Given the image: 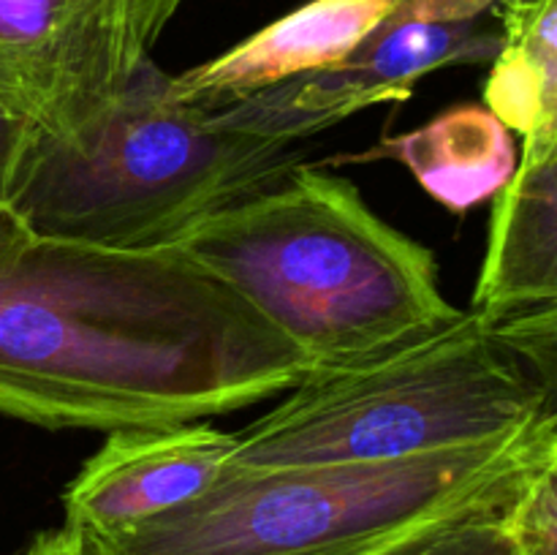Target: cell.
<instances>
[{"instance_id":"cell-1","label":"cell","mask_w":557,"mask_h":555,"mask_svg":"<svg viewBox=\"0 0 557 555\" xmlns=\"http://www.w3.org/2000/svg\"><path fill=\"white\" fill-rule=\"evenodd\" d=\"M308 359L169 248L27 234L0 248V414L49 430L207 422L283 395Z\"/></svg>"},{"instance_id":"cell-2","label":"cell","mask_w":557,"mask_h":555,"mask_svg":"<svg viewBox=\"0 0 557 555\" xmlns=\"http://www.w3.org/2000/svg\"><path fill=\"white\" fill-rule=\"evenodd\" d=\"M166 248L232 288L308 370L375 357L462 313L433 250L375 215L351 180L308 163Z\"/></svg>"},{"instance_id":"cell-3","label":"cell","mask_w":557,"mask_h":555,"mask_svg":"<svg viewBox=\"0 0 557 555\" xmlns=\"http://www.w3.org/2000/svg\"><path fill=\"white\" fill-rule=\"evenodd\" d=\"M557 462V417L495 444L346 466L228 468L190 504L85 539L87 555H395L504 511Z\"/></svg>"},{"instance_id":"cell-4","label":"cell","mask_w":557,"mask_h":555,"mask_svg":"<svg viewBox=\"0 0 557 555\" xmlns=\"http://www.w3.org/2000/svg\"><path fill=\"white\" fill-rule=\"evenodd\" d=\"M555 414L547 384L484 316L341 368L305 370L237 433L228 468L346 466L476 449Z\"/></svg>"},{"instance_id":"cell-5","label":"cell","mask_w":557,"mask_h":555,"mask_svg":"<svg viewBox=\"0 0 557 555\" xmlns=\"http://www.w3.org/2000/svg\"><path fill=\"white\" fill-rule=\"evenodd\" d=\"M147 60L76 141L41 131L11 210L36 237L158 250L205 218L277 188L299 166L297 141L221 125L180 101Z\"/></svg>"},{"instance_id":"cell-6","label":"cell","mask_w":557,"mask_h":555,"mask_svg":"<svg viewBox=\"0 0 557 555\" xmlns=\"http://www.w3.org/2000/svg\"><path fill=\"white\" fill-rule=\"evenodd\" d=\"M188 0H0V85L76 141L123 96Z\"/></svg>"},{"instance_id":"cell-7","label":"cell","mask_w":557,"mask_h":555,"mask_svg":"<svg viewBox=\"0 0 557 555\" xmlns=\"http://www.w3.org/2000/svg\"><path fill=\"white\" fill-rule=\"evenodd\" d=\"M500 0H400L343 63L212 109L221 125L261 139L299 141L379 103L411 98L422 76L446 65L493 63Z\"/></svg>"},{"instance_id":"cell-8","label":"cell","mask_w":557,"mask_h":555,"mask_svg":"<svg viewBox=\"0 0 557 555\" xmlns=\"http://www.w3.org/2000/svg\"><path fill=\"white\" fill-rule=\"evenodd\" d=\"M234 446L237 433L207 422L112 430L65 488L63 526L96 536L190 504L228 471Z\"/></svg>"},{"instance_id":"cell-9","label":"cell","mask_w":557,"mask_h":555,"mask_svg":"<svg viewBox=\"0 0 557 555\" xmlns=\"http://www.w3.org/2000/svg\"><path fill=\"white\" fill-rule=\"evenodd\" d=\"M400 0H310L207 63L172 76L180 101L223 109L243 98L343 63Z\"/></svg>"},{"instance_id":"cell-10","label":"cell","mask_w":557,"mask_h":555,"mask_svg":"<svg viewBox=\"0 0 557 555\" xmlns=\"http://www.w3.org/2000/svg\"><path fill=\"white\" fill-rule=\"evenodd\" d=\"M557 305V134L522 139L495 194L471 310L487 321Z\"/></svg>"},{"instance_id":"cell-11","label":"cell","mask_w":557,"mask_h":555,"mask_svg":"<svg viewBox=\"0 0 557 555\" xmlns=\"http://www.w3.org/2000/svg\"><path fill=\"white\" fill-rule=\"evenodd\" d=\"M400 161L417 183L449 207L471 210L506 185L517 169V147L511 131L482 103H460L430 123L389 136L362 156L343 161Z\"/></svg>"},{"instance_id":"cell-12","label":"cell","mask_w":557,"mask_h":555,"mask_svg":"<svg viewBox=\"0 0 557 555\" xmlns=\"http://www.w3.org/2000/svg\"><path fill=\"white\" fill-rule=\"evenodd\" d=\"M493 16L500 47L482 107L522 139L557 134V0H500Z\"/></svg>"},{"instance_id":"cell-13","label":"cell","mask_w":557,"mask_h":555,"mask_svg":"<svg viewBox=\"0 0 557 555\" xmlns=\"http://www.w3.org/2000/svg\"><path fill=\"white\" fill-rule=\"evenodd\" d=\"M395 555H522V550L504 509L438 528Z\"/></svg>"},{"instance_id":"cell-14","label":"cell","mask_w":557,"mask_h":555,"mask_svg":"<svg viewBox=\"0 0 557 555\" xmlns=\"http://www.w3.org/2000/svg\"><path fill=\"white\" fill-rule=\"evenodd\" d=\"M38 134L41 128L33 123L30 114L0 85V205L11 207Z\"/></svg>"},{"instance_id":"cell-15","label":"cell","mask_w":557,"mask_h":555,"mask_svg":"<svg viewBox=\"0 0 557 555\" xmlns=\"http://www.w3.org/2000/svg\"><path fill=\"white\" fill-rule=\"evenodd\" d=\"M22 555H87V550L85 539L63 526L33 539Z\"/></svg>"},{"instance_id":"cell-16","label":"cell","mask_w":557,"mask_h":555,"mask_svg":"<svg viewBox=\"0 0 557 555\" xmlns=\"http://www.w3.org/2000/svg\"><path fill=\"white\" fill-rule=\"evenodd\" d=\"M27 226L22 223V218L11 210L9 205H0V248H9V245L20 243L27 237Z\"/></svg>"}]
</instances>
